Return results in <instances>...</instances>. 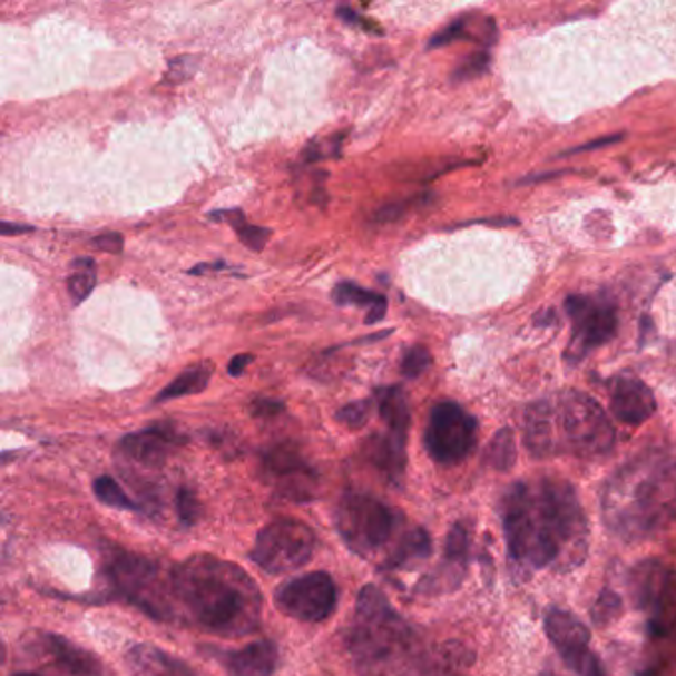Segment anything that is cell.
Returning a JSON list of instances; mask_svg holds the SVG:
<instances>
[{
	"mask_svg": "<svg viewBox=\"0 0 676 676\" xmlns=\"http://www.w3.org/2000/svg\"><path fill=\"white\" fill-rule=\"evenodd\" d=\"M510 559L520 568L571 571L589 553V522L568 480H518L500 504Z\"/></svg>",
	"mask_w": 676,
	"mask_h": 676,
	"instance_id": "6da1fadb",
	"label": "cell"
},
{
	"mask_svg": "<svg viewBox=\"0 0 676 676\" xmlns=\"http://www.w3.org/2000/svg\"><path fill=\"white\" fill-rule=\"evenodd\" d=\"M175 623L195 625L225 639L258 631L261 587L233 561L197 553L169 569Z\"/></svg>",
	"mask_w": 676,
	"mask_h": 676,
	"instance_id": "7a4b0ae2",
	"label": "cell"
},
{
	"mask_svg": "<svg viewBox=\"0 0 676 676\" xmlns=\"http://www.w3.org/2000/svg\"><path fill=\"white\" fill-rule=\"evenodd\" d=\"M676 510V472L660 454H640L605 482V528L623 541L649 540Z\"/></svg>",
	"mask_w": 676,
	"mask_h": 676,
	"instance_id": "3957f363",
	"label": "cell"
},
{
	"mask_svg": "<svg viewBox=\"0 0 676 676\" xmlns=\"http://www.w3.org/2000/svg\"><path fill=\"white\" fill-rule=\"evenodd\" d=\"M345 643L357 676H421L433 650L378 586L361 589Z\"/></svg>",
	"mask_w": 676,
	"mask_h": 676,
	"instance_id": "277c9868",
	"label": "cell"
},
{
	"mask_svg": "<svg viewBox=\"0 0 676 676\" xmlns=\"http://www.w3.org/2000/svg\"><path fill=\"white\" fill-rule=\"evenodd\" d=\"M523 444L533 459L571 454L605 459L615 447V429L604 406L581 391H566L556 403L538 401L523 415Z\"/></svg>",
	"mask_w": 676,
	"mask_h": 676,
	"instance_id": "5b68a950",
	"label": "cell"
},
{
	"mask_svg": "<svg viewBox=\"0 0 676 676\" xmlns=\"http://www.w3.org/2000/svg\"><path fill=\"white\" fill-rule=\"evenodd\" d=\"M104 571L111 594L124 597L127 604L155 621L175 623L169 597V569L165 571L154 559L131 551L114 550L109 551Z\"/></svg>",
	"mask_w": 676,
	"mask_h": 676,
	"instance_id": "8992f818",
	"label": "cell"
},
{
	"mask_svg": "<svg viewBox=\"0 0 676 676\" xmlns=\"http://www.w3.org/2000/svg\"><path fill=\"white\" fill-rule=\"evenodd\" d=\"M403 523L393 506L368 492H347L335 508V528L347 550L373 558L385 550Z\"/></svg>",
	"mask_w": 676,
	"mask_h": 676,
	"instance_id": "52a82bcc",
	"label": "cell"
},
{
	"mask_svg": "<svg viewBox=\"0 0 676 676\" xmlns=\"http://www.w3.org/2000/svg\"><path fill=\"white\" fill-rule=\"evenodd\" d=\"M316 550V536L300 520H276L264 526L251 553L254 564L272 576L304 568Z\"/></svg>",
	"mask_w": 676,
	"mask_h": 676,
	"instance_id": "ba28073f",
	"label": "cell"
},
{
	"mask_svg": "<svg viewBox=\"0 0 676 676\" xmlns=\"http://www.w3.org/2000/svg\"><path fill=\"white\" fill-rule=\"evenodd\" d=\"M478 423L454 401L437 403L424 429V449L442 467H454L477 449Z\"/></svg>",
	"mask_w": 676,
	"mask_h": 676,
	"instance_id": "9c48e42d",
	"label": "cell"
},
{
	"mask_svg": "<svg viewBox=\"0 0 676 676\" xmlns=\"http://www.w3.org/2000/svg\"><path fill=\"white\" fill-rule=\"evenodd\" d=\"M627 584L635 607L649 615L650 627L657 635H665L675 619L676 581L673 571L657 559H645L631 569Z\"/></svg>",
	"mask_w": 676,
	"mask_h": 676,
	"instance_id": "30bf717a",
	"label": "cell"
},
{
	"mask_svg": "<svg viewBox=\"0 0 676 676\" xmlns=\"http://www.w3.org/2000/svg\"><path fill=\"white\" fill-rule=\"evenodd\" d=\"M274 604L280 611L302 623H324L337 607V587L334 577L325 571H312L294 577L274 591Z\"/></svg>",
	"mask_w": 676,
	"mask_h": 676,
	"instance_id": "8fae6325",
	"label": "cell"
},
{
	"mask_svg": "<svg viewBox=\"0 0 676 676\" xmlns=\"http://www.w3.org/2000/svg\"><path fill=\"white\" fill-rule=\"evenodd\" d=\"M262 474L278 497L292 502H312L316 498V469L294 442H276L262 452Z\"/></svg>",
	"mask_w": 676,
	"mask_h": 676,
	"instance_id": "7c38bea8",
	"label": "cell"
},
{
	"mask_svg": "<svg viewBox=\"0 0 676 676\" xmlns=\"http://www.w3.org/2000/svg\"><path fill=\"white\" fill-rule=\"evenodd\" d=\"M566 312L574 325L566 355L569 361L584 360L587 353L609 342L617 332V307L611 300L569 296Z\"/></svg>",
	"mask_w": 676,
	"mask_h": 676,
	"instance_id": "4fadbf2b",
	"label": "cell"
},
{
	"mask_svg": "<svg viewBox=\"0 0 676 676\" xmlns=\"http://www.w3.org/2000/svg\"><path fill=\"white\" fill-rule=\"evenodd\" d=\"M25 647L58 676H108L106 667L94 653L55 633H30Z\"/></svg>",
	"mask_w": 676,
	"mask_h": 676,
	"instance_id": "5bb4252c",
	"label": "cell"
},
{
	"mask_svg": "<svg viewBox=\"0 0 676 676\" xmlns=\"http://www.w3.org/2000/svg\"><path fill=\"white\" fill-rule=\"evenodd\" d=\"M470 526L467 520H459L451 528V532L444 541V556H442L441 566L434 569L433 574L423 577V581L419 584V591H423L427 596H439V594H451L454 589H459L467 568H469Z\"/></svg>",
	"mask_w": 676,
	"mask_h": 676,
	"instance_id": "9a60e30c",
	"label": "cell"
},
{
	"mask_svg": "<svg viewBox=\"0 0 676 676\" xmlns=\"http://www.w3.org/2000/svg\"><path fill=\"white\" fill-rule=\"evenodd\" d=\"M183 442V434L173 424H151L144 431L126 434L119 441V452L145 469H159Z\"/></svg>",
	"mask_w": 676,
	"mask_h": 676,
	"instance_id": "2e32d148",
	"label": "cell"
},
{
	"mask_svg": "<svg viewBox=\"0 0 676 676\" xmlns=\"http://www.w3.org/2000/svg\"><path fill=\"white\" fill-rule=\"evenodd\" d=\"M543 629L564 665L571 670H576L577 665L591 653V633L568 609L551 607L543 619Z\"/></svg>",
	"mask_w": 676,
	"mask_h": 676,
	"instance_id": "e0dca14e",
	"label": "cell"
},
{
	"mask_svg": "<svg viewBox=\"0 0 676 676\" xmlns=\"http://www.w3.org/2000/svg\"><path fill=\"white\" fill-rule=\"evenodd\" d=\"M611 413L621 423L639 427L657 413V399L640 379H615L611 385Z\"/></svg>",
	"mask_w": 676,
	"mask_h": 676,
	"instance_id": "ac0fdd59",
	"label": "cell"
},
{
	"mask_svg": "<svg viewBox=\"0 0 676 676\" xmlns=\"http://www.w3.org/2000/svg\"><path fill=\"white\" fill-rule=\"evenodd\" d=\"M213 655L233 676H272L280 663L278 647L272 640H258L244 649L215 650Z\"/></svg>",
	"mask_w": 676,
	"mask_h": 676,
	"instance_id": "d6986e66",
	"label": "cell"
},
{
	"mask_svg": "<svg viewBox=\"0 0 676 676\" xmlns=\"http://www.w3.org/2000/svg\"><path fill=\"white\" fill-rule=\"evenodd\" d=\"M126 667L129 676H195V670L187 663L149 643H137L129 647Z\"/></svg>",
	"mask_w": 676,
	"mask_h": 676,
	"instance_id": "ffe728a7",
	"label": "cell"
},
{
	"mask_svg": "<svg viewBox=\"0 0 676 676\" xmlns=\"http://www.w3.org/2000/svg\"><path fill=\"white\" fill-rule=\"evenodd\" d=\"M365 457L393 484H401L406 469V437L388 431L365 442Z\"/></svg>",
	"mask_w": 676,
	"mask_h": 676,
	"instance_id": "44dd1931",
	"label": "cell"
},
{
	"mask_svg": "<svg viewBox=\"0 0 676 676\" xmlns=\"http://www.w3.org/2000/svg\"><path fill=\"white\" fill-rule=\"evenodd\" d=\"M433 553V540L423 528H413L401 533V538L391 548L381 569L383 571H405L415 568Z\"/></svg>",
	"mask_w": 676,
	"mask_h": 676,
	"instance_id": "7402d4cb",
	"label": "cell"
},
{
	"mask_svg": "<svg viewBox=\"0 0 676 676\" xmlns=\"http://www.w3.org/2000/svg\"><path fill=\"white\" fill-rule=\"evenodd\" d=\"M337 306H357L368 310L365 324L373 325L381 322L388 314V298L378 292L361 288L355 282H340L332 292Z\"/></svg>",
	"mask_w": 676,
	"mask_h": 676,
	"instance_id": "603a6c76",
	"label": "cell"
},
{
	"mask_svg": "<svg viewBox=\"0 0 676 676\" xmlns=\"http://www.w3.org/2000/svg\"><path fill=\"white\" fill-rule=\"evenodd\" d=\"M375 401H378L379 417L383 419V423L388 424V431L401 434V437H409L411 413H409L405 391L399 385L381 388L375 393Z\"/></svg>",
	"mask_w": 676,
	"mask_h": 676,
	"instance_id": "cb8c5ba5",
	"label": "cell"
},
{
	"mask_svg": "<svg viewBox=\"0 0 676 676\" xmlns=\"http://www.w3.org/2000/svg\"><path fill=\"white\" fill-rule=\"evenodd\" d=\"M472 655L462 643H444L431 650L421 676H460L469 668Z\"/></svg>",
	"mask_w": 676,
	"mask_h": 676,
	"instance_id": "d4e9b609",
	"label": "cell"
},
{
	"mask_svg": "<svg viewBox=\"0 0 676 676\" xmlns=\"http://www.w3.org/2000/svg\"><path fill=\"white\" fill-rule=\"evenodd\" d=\"M210 378H213V365H210V363L193 365V368L183 371L180 375L173 379L167 388L161 389L154 401L155 403H167V401H173V399L203 393V391L208 388Z\"/></svg>",
	"mask_w": 676,
	"mask_h": 676,
	"instance_id": "484cf974",
	"label": "cell"
},
{
	"mask_svg": "<svg viewBox=\"0 0 676 676\" xmlns=\"http://www.w3.org/2000/svg\"><path fill=\"white\" fill-rule=\"evenodd\" d=\"M208 217L213 218V221H221V223L233 226L236 236H238V241H241L246 248L254 251V253H261L272 235L271 228L251 225V223L246 221V217H244V213L241 208L215 210V213H210Z\"/></svg>",
	"mask_w": 676,
	"mask_h": 676,
	"instance_id": "4316f807",
	"label": "cell"
},
{
	"mask_svg": "<svg viewBox=\"0 0 676 676\" xmlns=\"http://www.w3.org/2000/svg\"><path fill=\"white\" fill-rule=\"evenodd\" d=\"M96 280H98V271H96L94 258L86 256V258H76L72 262L66 284H68V294L76 306L90 296L96 288Z\"/></svg>",
	"mask_w": 676,
	"mask_h": 676,
	"instance_id": "83f0119b",
	"label": "cell"
},
{
	"mask_svg": "<svg viewBox=\"0 0 676 676\" xmlns=\"http://www.w3.org/2000/svg\"><path fill=\"white\" fill-rule=\"evenodd\" d=\"M484 462L494 470H510L516 462V441L512 429H500L488 442Z\"/></svg>",
	"mask_w": 676,
	"mask_h": 676,
	"instance_id": "f1b7e54d",
	"label": "cell"
},
{
	"mask_svg": "<svg viewBox=\"0 0 676 676\" xmlns=\"http://www.w3.org/2000/svg\"><path fill=\"white\" fill-rule=\"evenodd\" d=\"M94 494L101 504L116 508V510H129V512H145V506L137 504L134 498L126 494V490L119 487L111 477H100L94 480Z\"/></svg>",
	"mask_w": 676,
	"mask_h": 676,
	"instance_id": "f546056e",
	"label": "cell"
},
{
	"mask_svg": "<svg viewBox=\"0 0 676 676\" xmlns=\"http://www.w3.org/2000/svg\"><path fill=\"white\" fill-rule=\"evenodd\" d=\"M623 615V599L614 589H604L591 607V621L599 629L614 625Z\"/></svg>",
	"mask_w": 676,
	"mask_h": 676,
	"instance_id": "4dcf8cb0",
	"label": "cell"
},
{
	"mask_svg": "<svg viewBox=\"0 0 676 676\" xmlns=\"http://www.w3.org/2000/svg\"><path fill=\"white\" fill-rule=\"evenodd\" d=\"M175 510H177V518H179L183 528H190V526H195V523L199 522V498H197V494H195L190 488H179V490H177Z\"/></svg>",
	"mask_w": 676,
	"mask_h": 676,
	"instance_id": "1f68e13d",
	"label": "cell"
},
{
	"mask_svg": "<svg viewBox=\"0 0 676 676\" xmlns=\"http://www.w3.org/2000/svg\"><path fill=\"white\" fill-rule=\"evenodd\" d=\"M431 363H433L431 352L424 345H413V347L406 350L403 360H401V373L406 379L421 378L424 371L431 368Z\"/></svg>",
	"mask_w": 676,
	"mask_h": 676,
	"instance_id": "d6a6232c",
	"label": "cell"
},
{
	"mask_svg": "<svg viewBox=\"0 0 676 676\" xmlns=\"http://www.w3.org/2000/svg\"><path fill=\"white\" fill-rule=\"evenodd\" d=\"M371 415V401H353L343 405L337 413H335V421L342 423L343 427L357 431L361 427H365L370 421Z\"/></svg>",
	"mask_w": 676,
	"mask_h": 676,
	"instance_id": "836d02e7",
	"label": "cell"
},
{
	"mask_svg": "<svg viewBox=\"0 0 676 676\" xmlns=\"http://www.w3.org/2000/svg\"><path fill=\"white\" fill-rule=\"evenodd\" d=\"M467 25H469V20L467 19L454 20L449 27L442 28L441 32H437L429 40V48H441V46L452 45V42L462 40V38H470Z\"/></svg>",
	"mask_w": 676,
	"mask_h": 676,
	"instance_id": "e575fe53",
	"label": "cell"
},
{
	"mask_svg": "<svg viewBox=\"0 0 676 676\" xmlns=\"http://www.w3.org/2000/svg\"><path fill=\"white\" fill-rule=\"evenodd\" d=\"M284 409H286V405L278 399L256 398L251 403V413L256 419H274V417L282 415Z\"/></svg>",
	"mask_w": 676,
	"mask_h": 676,
	"instance_id": "d590c367",
	"label": "cell"
},
{
	"mask_svg": "<svg viewBox=\"0 0 676 676\" xmlns=\"http://www.w3.org/2000/svg\"><path fill=\"white\" fill-rule=\"evenodd\" d=\"M488 68V55L478 52L470 56L469 60L460 63L459 70L454 72V80H470L474 76H480Z\"/></svg>",
	"mask_w": 676,
	"mask_h": 676,
	"instance_id": "8d00e7d4",
	"label": "cell"
},
{
	"mask_svg": "<svg viewBox=\"0 0 676 676\" xmlns=\"http://www.w3.org/2000/svg\"><path fill=\"white\" fill-rule=\"evenodd\" d=\"M335 14H337V19L343 20L345 25L361 28V30H365V32H371V35H383V30H381L373 20L361 17L360 12H355V10L350 9V7H340Z\"/></svg>",
	"mask_w": 676,
	"mask_h": 676,
	"instance_id": "74e56055",
	"label": "cell"
},
{
	"mask_svg": "<svg viewBox=\"0 0 676 676\" xmlns=\"http://www.w3.org/2000/svg\"><path fill=\"white\" fill-rule=\"evenodd\" d=\"M195 68H197V63H195V60H193L190 56H183V58H177V60H173L172 66H169V74H167V80L175 81V84H179V81L189 80L190 76L195 74Z\"/></svg>",
	"mask_w": 676,
	"mask_h": 676,
	"instance_id": "f35d334b",
	"label": "cell"
},
{
	"mask_svg": "<svg viewBox=\"0 0 676 676\" xmlns=\"http://www.w3.org/2000/svg\"><path fill=\"white\" fill-rule=\"evenodd\" d=\"M574 673H576L577 676H609L607 668L604 667V663L599 660V657H597L594 650L577 665Z\"/></svg>",
	"mask_w": 676,
	"mask_h": 676,
	"instance_id": "ab89813d",
	"label": "cell"
},
{
	"mask_svg": "<svg viewBox=\"0 0 676 676\" xmlns=\"http://www.w3.org/2000/svg\"><path fill=\"white\" fill-rule=\"evenodd\" d=\"M91 244L108 254H121L124 253V236L119 233H109V235L96 236Z\"/></svg>",
	"mask_w": 676,
	"mask_h": 676,
	"instance_id": "60d3db41",
	"label": "cell"
},
{
	"mask_svg": "<svg viewBox=\"0 0 676 676\" xmlns=\"http://www.w3.org/2000/svg\"><path fill=\"white\" fill-rule=\"evenodd\" d=\"M253 360V353H238V355L233 357L231 363H228V375H231V378H241Z\"/></svg>",
	"mask_w": 676,
	"mask_h": 676,
	"instance_id": "b9f144b4",
	"label": "cell"
},
{
	"mask_svg": "<svg viewBox=\"0 0 676 676\" xmlns=\"http://www.w3.org/2000/svg\"><path fill=\"white\" fill-rule=\"evenodd\" d=\"M0 233L4 236L27 235V233H35V226L17 225V223L4 221V223L0 225Z\"/></svg>",
	"mask_w": 676,
	"mask_h": 676,
	"instance_id": "7bdbcfd3",
	"label": "cell"
},
{
	"mask_svg": "<svg viewBox=\"0 0 676 676\" xmlns=\"http://www.w3.org/2000/svg\"><path fill=\"white\" fill-rule=\"evenodd\" d=\"M619 139H623V136L604 137V139H597V141H589L587 145L576 147V149H571L569 154H584V151H589V149H597V147H604V145L615 144V141H619Z\"/></svg>",
	"mask_w": 676,
	"mask_h": 676,
	"instance_id": "ee69618b",
	"label": "cell"
},
{
	"mask_svg": "<svg viewBox=\"0 0 676 676\" xmlns=\"http://www.w3.org/2000/svg\"><path fill=\"white\" fill-rule=\"evenodd\" d=\"M10 676H38L35 673H12Z\"/></svg>",
	"mask_w": 676,
	"mask_h": 676,
	"instance_id": "f6af8a7d",
	"label": "cell"
}]
</instances>
